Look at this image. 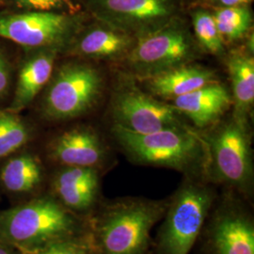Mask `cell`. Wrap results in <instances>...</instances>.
I'll use <instances>...</instances> for the list:
<instances>
[{"instance_id":"1","label":"cell","mask_w":254,"mask_h":254,"mask_svg":"<svg viewBox=\"0 0 254 254\" xmlns=\"http://www.w3.org/2000/svg\"><path fill=\"white\" fill-rule=\"evenodd\" d=\"M112 134L127 156L135 163L173 169L190 175L205 173L206 143L203 137L190 127L136 134L114 125Z\"/></svg>"},{"instance_id":"2","label":"cell","mask_w":254,"mask_h":254,"mask_svg":"<svg viewBox=\"0 0 254 254\" xmlns=\"http://www.w3.org/2000/svg\"><path fill=\"white\" fill-rule=\"evenodd\" d=\"M169 200L124 198L106 204L96 223L100 254H148L151 231Z\"/></svg>"},{"instance_id":"3","label":"cell","mask_w":254,"mask_h":254,"mask_svg":"<svg viewBox=\"0 0 254 254\" xmlns=\"http://www.w3.org/2000/svg\"><path fill=\"white\" fill-rule=\"evenodd\" d=\"M216 195L207 186L189 179L169 200L157 237V254H189L211 214Z\"/></svg>"},{"instance_id":"4","label":"cell","mask_w":254,"mask_h":254,"mask_svg":"<svg viewBox=\"0 0 254 254\" xmlns=\"http://www.w3.org/2000/svg\"><path fill=\"white\" fill-rule=\"evenodd\" d=\"M199 47L189 29L172 19L163 26L136 37L126 60L130 71L145 79L192 64L199 56Z\"/></svg>"},{"instance_id":"5","label":"cell","mask_w":254,"mask_h":254,"mask_svg":"<svg viewBox=\"0 0 254 254\" xmlns=\"http://www.w3.org/2000/svg\"><path fill=\"white\" fill-rule=\"evenodd\" d=\"M203 139L207 148L205 173L214 181L241 192H249L254 179L249 127L232 119L217 127Z\"/></svg>"},{"instance_id":"6","label":"cell","mask_w":254,"mask_h":254,"mask_svg":"<svg viewBox=\"0 0 254 254\" xmlns=\"http://www.w3.org/2000/svg\"><path fill=\"white\" fill-rule=\"evenodd\" d=\"M72 216L51 199H40L6 212L0 217V233L25 248H40L62 240L74 229Z\"/></svg>"},{"instance_id":"7","label":"cell","mask_w":254,"mask_h":254,"mask_svg":"<svg viewBox=\"0 0 254 254\" xmlns=\"http://www.w3.org/2000/svg\"><path fill=\"white\" fill-rule=\"evenodd\" d=\"M103 89V76L93 66L81 63L65 64L49 85L44 112L51 120L76 118L97 104Z\"/></svg>"},{"instance_id":"8","label":"cell","mask_w":254,"mask_h":254,"mask_svg":"<svg viewBox=\"0 0 254 254\" xmlns=\"http://www.w3.org/2000/svg\"><path fill=\"white\" fill-rule=\"evenodd\" d=\"M111 112L115 125L136 134L187 127L173 105L154 99L130 81L121 84L114 92Z\"/></svg>"},{"instance_id":"9","label":"cell","mask_w":254,"mask_h":254,"mask_svg":"<svg viewBox=\"0 0 254 254\" xmlns=\"http://www.w3.org/2000/svg\"><path fill=\"white\" fill-rule=\"evenodd\" d=\"M76 29L75 20L53 11H27L0 16V37L28 48L57 49Z\"/></svg>"},{"instance_id":"10","label":"cell","mask_w":254,"mask_h":254,"mask_svg":"<svg viewBox=\"0 0 254 254\" xmlns=\"http://www.w3.org/2000/svg\"><path fill=\"white\" fill-rule=\"evenodd\" d=\"M103 24L137 37L173 19L174 0H89Z\"/></svg>"},{"instance_id":"11","label":"cell","mask_w":254,"mask_h":254,"mask_svg":"<svg viewBox=\"0 0 254 254\" xmlns=\"http://www.w3.org/2000/svg\"><path fill=\"white\" fill-rule=\"evenodd\" d=\"M209 254H254V224L236 202L219 205L206 228Z\"/></svg>"},{"instance_id":"12","label":"cell","mask_w":254,"mask_h":254,"mask_svg":"<svg viewBox=\"0 0 254 254\" xmlns=\"http://www.w3.org/2000/svg\"><path fill=\"white\" fill-rule=\"evenodd\" d=\"M173 101V107L198 128L215 124L233 104L226 87L218 81L212 82Z\"/></svg>"},{"instance_id":"13","label":"cell","mask_w":254,"mask_h":254,"mask_svg":"<svg viewBox=\"0 0 254 254\" xmlns=\"http://www.w3.org/2000/svg\"><path fill=\"white\" fill-rule=\"evenodd\" d=\"M53 156L68 167L94 168L106 157V148L100 137L91 129L75 128L55 140Z\"/></svg>"},{"instance_id":"14","label":"cell","mask_w":254,"mask_h":254,"mask_svg":"<svg viewBox=\"0 0 254 254\" xmlns=\"http://www.w3.org/2000/svg\"><path fill=\"white\" fill-rule=\"evenodd\" d=\"M135 42L136 37L102 23L86 30L75 41L73 50L92 60L117 61L127 58Z\"/></svg>"},{"instance_id":"15","label":"cell","mask_w":254,"mask_h":254,"mask_svg":"<svg viewBox=\"0 0 254 254\" xmlns=\"http://www.w3.org/2000/svg\"><path fill=\"white\" fill-rule=\"evenodd\" d=\"M145 81L152 94L173 100L218 80L214 71L190 64L145 78Z\"/></svg>"},{"instance_id":"16","label":"cell","mask_w":254,"mask_h":254,"mask_svg":"<svg viewBox=\"0 0 254 254\" xmlns=\"http://www.w3.org/2000/svg\"><path fill=\"white\" fill-rule=\"evenodd\" d=\"M56 55V49H46L28 60L22 67L15 95L10 106L11 112L15 113L27 107L50 80Z\"/></svg>"},{"instance_id":"17","label":"cell","mask_w":254,"mask_h":254,"mask_svg":"<svg viewBox=\"0 0 254 254\" xmlns=\"http://www.w3.org/2000/svg\"><path fill=\"white\" fill-rule=\"evenodd\" d=\"M227 67L235 105L234 119L248 127V118L254 102V57L242 52H233L228 58Z\"/></svg>"},{"instance_id":"18","label":"cell","mask_w":254,"mask_h":254,"mask_svg":"<svg viewBox=\"0 0 254 254\" xmlns=\"http://www.w3.org/2000/svg\"><path fill=\"white\" fill-rule=\"evenodd\" d=\"M42 179V170L36 159L28 154L12 158L2 170L1 180L7 190L26 192L33 190Z\"/></svg>"},{"instance_id":"19","label":"cell","mask_w":254,"mask_h":254,"mask_svg":"<svg viewBox=\"0 0 254 254\" xmlns=\"http://www.w3.org/2000/svg\"><path fill=\"white\" fill-rule=\"evenodd\" d=\"M213 16L223 41L233 42L243 38L253 25L252 11L246 6L219 7Z\"/></svg>"},{"instance_id":"20","label":"cell","mask_w":254,"mask_h":254,"mask_svg":"<svg viewBox=\"0 0 254 254\" xmlns=\"http://www.w3.org/2000/svg\"><path fill=\"white\" fill-rule=\"evenodd\" d=\"M192 24L200 47L216 56L224 53V41L218 32L213 14L204 9H197L192 14Z\"/></svg>"},{"instance_id":"21","label":"cell","mask_w":254,"mask_h":254,"mask_svg":"<svg viewBox=\"0 0 254 254\" xmlns=\"http://www.w3.org/2000/svg\"><path fill=\"white\" fill-rule=\"evenodd\" d=\"M27 136V127L13 112H0V157L18 150Z\"/></svg>"},{"instance_id":"22","label":"cell","mask_w":254,"mask_h":254,"mask_svg":"<svg viewBox=\"0 0 254 254\" xmlns=\"http://www.w3.org/2000/svg\"><path fill=\"white\" fill-rule=\"evenodd\" d=\"M99 184L56 185V190L64 204L75 210L89 208L94 202Z\"/></svg>"},{"instance_id":"23","label":"cell","mask_w":254,"mask_h":254,"mask_svg":"<svg viewBox=\"0 0 254 254\" xmlns=\"http://www.w3.org/2000/svg\"><path fill=\"white\" fill-rule=\"evenodd\" d=\"M31 254H89V250L85 244L62 239L40 247Z\"/></svg>"},{"instance_id":"24","label":"cell","mask_w":254,"mask_h":254,"mask_svg":"<svg viewBox=\"0 0 254 254\" xmlns=\"http://www.w3.org/2000/svg\"><path fill=\"white\" fill-rule=\"evenodd\" d=\"M21 8L29 11H53L72 7L70 0H15Z\"/></svg>"},{"instance_id":"25","label":"cell","mask_w":254,"mask_h":254,"mask_svg":"<svg viewBox=\"0 0 254 254\" xmlns=\"http://www.w3.org/2000/svg\"><path fill=\"white\" fill-rule=\"evenodd\" d=\"M10 80L9 64L5 57L0 53V96L8 90Z\"/></svg>"},{"instance_id":"26","label":"cell","mask_w":254,"mask_h":254,"mask_svg":"<svg viewBox=\"0 0 254 254\" xmlns=\"http://www.w3.org/2000/svg\"><path fill=\"white\" fill-rule=\"evenodd\" d=\"M219 7H234V6H246L253 0H214Z\"/></svg>"},{"instance_id":"27","label":"cell","mask_w":254,"mask_h":254,"mask_svg":"<svg viewBox=\"0 0 254 254\" xmlns=\"http://www.w3.org/2000/svg\"><path fill=\"white\" fill-rule=\"evenodd\" d=\"M0 254H12L10 252H9L8 250H6V249H4V248H2V247H0Z\"/></svg>"}]
</instances>
